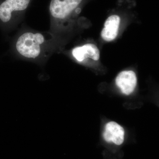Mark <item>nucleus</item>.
<instances>
[{
  "label": "nucleus",
  "mask_w": 159,
  "mask_h": 159,
  "mask_svg": "<svg viewBox=\"0 0 159 159\" xmlns=\"http://www.w3.org/2000/svg\"><path fill=\"white\" fill-rule=\"evenodd\" d=\"M120 18L117 15L111 16L106 20L104 28L101 31V37L106 41L115 39L118 34Z\"/></svg>",
  "instance_id": "nucleus-7"
},
{
  "label": "nucleus",
  "mask_w": 159,
  "mask_h": 159,
  "mask_svg": "<svg viewBox=\"0 0 159 159\" xmlns=\"http://www.w3.org/2000/svg\"><path fill=\"white\" fill-rule=\"evenodd\" d=\"M83 0H51L49 6L51 24L49 31L54 36L63 23L70 18Z\"/></svg>",
  "instance_id": "nucleus-2"
},
{
  "label": "nucleus",
  "mask_w": 159,
  "mask_h": 159,
  "mask_svg": "<svg viewBox=\"0 0 159 159\" xmlns=\"http://www.w3.org/2000/svg\"><path fill=\"white\" fill-rule=\"evenodd\" d=\"M30 2L31 0H6L0 5V20L15 29Z\"/></svg>",
  "instance_id": "nucleus-3"
},
{
  "label": "nucleus",
  "mask_w": 159,
  "mask_h": 159,
  "mask_svg": "<svg viewBox=\"0 0 159 159\" xmlns=\"http://www.w3.org/2000/svg\"><path fill=\"white\" fill-rule=\"evenodd\" d=\"M124 129L116 122H108L105 126L103 138L107 142H113L116 145H120L124 142Z\"/></svg>",
  "instance_id": "nucleus-6"
},
{
  "label": "nucleus",
  "mask_w": 159,
  "mask_h": 159,
  "mask_svg": "<svg viewBox=\"0 0 159 159\" xmlns=\"http://www.w3.org/2000/svg\"><path fill=\"white\" fill-rule=\"evenodd\" d=\"M72 56L77 61L82 62L89 57L94 60L98 61L100 57V51L94 44L88 43L74 48L71 52Z\"/></svg>",
  "instance_id": "nucleus-5"
},
{
  "label": "nucleus",
  "mask_w": 159,
  "mask_h": 159,
  "mask_svg": "<svg viewBox=\"0 0 159 159\" xmlns=\"http://www.w3.org/2000/svg\"><path fill=\"white\" fill-rule=\"evenodd\" d=\"M135 73L133 71H123L120 72L116 80V84L125 95H129L134 90L137 85Z\"/></svg>",
  "instance_id": "nucleus-4"
},
{
  "label": "nucleus",
  "mask_w": 159,
  "mask_h": 159,
  "mask_svg": "<svg viewBox=\"0 0 159 159\" xmlns=\"http://www.w3.org/2000/svg\"><path fill=\"white\" fill-rule=\"evenodd\" d=\"M57 39L49 31L25 27L14 36L12 51L19 59L43 66L57 50Z\"/></svg>",
  "instance_id": "nucleus-1"
}]
</instances>
